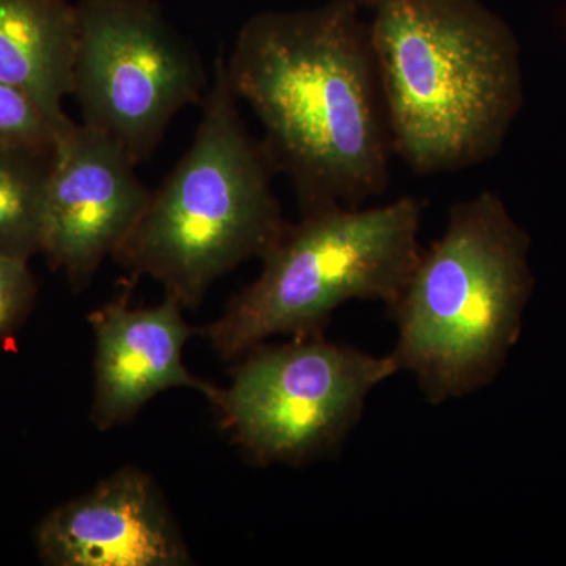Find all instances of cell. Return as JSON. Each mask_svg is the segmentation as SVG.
<instances>
[{
  "mask_svg": "<svg viewBox=\"0 0 566 566\" xmlns=\"http://www.w3.org/2000/svg\"><path fill=\"white\" fill-rule=\"evenodd\" d=\"M354 0L262 11L238 32L227 74L255 112L303 212L359 207L389 185L392 151L370 28Z\"/></svg>",
  "mask_w": 566,
  "mask_h": 566,
  "instance_id": "cell-1",
  "label": "cell"
},
{
  "mask_svg": "<svg viewBox=\"0 0 566 566\" xmlns=\"http://www.w3.org/2000/svg\"><path fill=\"white\" fill-rule=\"evenodd\" d=\"M374 10L392 151L422 175L493 158L523 99L509 24L480 0H382Z\"/></svg>",
  "mask_w": 566,
  "mask_h": 566,
  "instance_id": "cell-2",
  "label": "cell"
},
{
  "mask_svg": "<svg viewBox=\"0 0 566 566\" xmlns=\"http://www.w3.org/2000/svg\"><path fill=\"white\" fill-rule=\"evenodd\" d=\"M528 248L497 193L450 207L444 233L389 307L398 334L390 354L428 403L479 392L501 374L534 290Z\"/></svg>",
  "mask_w": 566,
  "mask_h": 566,
  "instance_id": "cell-3",
  "label": "cell"
},
{
  "mask_svg": "<svg viewBox=\"0 0 566 566\" xmlns=\"http://www.w3.org/2000/svg\"><path fill=\"white\" fill-rule=\"evenodd\" d=\"M238 102L219 57L191 147L112 255L133 277L161 283L182 311L202 303L222 275L262 259L289 226L273 159L245 128Z\"/></svg>",
  "mask_w": 566,
  "mask_h": 566,
  "instance_id": "cell-4",
  "label": "cell"
},
{
  "mask_svg": "<svg viewBox=\"0 0 566 566\" xmlns=\"http://www.w3.org/2000/svg\"><path fill=\"white\" fill-rule=\"evenodd\" d=\"M422 203L400 197L375 208L303 212L262 256V273L203 331L223 360L240 359L273 335H322L349 301L387 308L419 262Z\"/></svg>",
  "mask_w": 566,
  "mask_h": 566,
  "instance_id": "cell-5",
  "label": "cell"
},
{
  "mask_svg": "<svg viewBox=\"0 0 566 566\" xmlns=\"http://www.w3.org/2000/svg\"><path fill=\"white\" fill-rule=\"evenodd\" d=\"M214 400L219 420L255 465H303L338 452L376 387L400 371L324 335L256 345L240 357Z\"/></svg>",
  "mask_w": 566,
  "mask_h": 566,
  "instance_id": "cell-6",
  "label": "cell"
},
{
  "mask_svg": "<svg viewBox=\"0 0 566 566\" xmlns=\"http://www.w3.org/2000/svg\"><path fill=\"white\" fill-rule=\"evenodd\" d=\"M210 82L200 55L153 0H77L71 96L84 125L117 142L139 166Z\"/></svg>",
  "mask_w": 566,
  "mask_h": 566,
  "instance_id": "cell-7",
  "label": "cell"
},
{
  "mask_svg": "<svg viewBox=\"0 0 566 566\" xmlns=\"http://www.w3.org/2000/svg\"><path fill=\"white\" fill-rule=\"evenodd\" d=\"M136 167L117 142L84 123L55 139L41 253L74 289L91 282L144 214L151 191Z\"/></svg>",
  "mask_w": 566,
  "mask_h": 566,
  "instance_id": "cell-8",
  "label": "cell"
},
{
  "mask_svg": "<svg viewBox=\"0 0 566 566\" xmlns=\"http://www.w3.org/2000/svg\"><path fill=\"white\" fill-rule=\"evenodd\" d=\"M41 560L54 566L191 565L169 506L147 472L118 469L36 528Z\"/></svg>",
  "mask_w": 566,
  "mask_h": 566,
  "instance_id": "cell-9",
  "label": "cell"
},
{
  "mask_svg": "<svg viewBox=\"0 0 566 566\" xmlns=\"http://www.w3.org/2000/svg\"><path fill=\"white\" fill-rule=\"evenodd\" d=\"M134 283L136 277L114 301L88 315L96 340L91 419L102 431L132 422L164 390H197L211 403L221 390L182 364V348L193 329L182 318L181 305L166 296L156 307L133 308Z\"/></svg>",
  "mask_w": 566,
  "mask_h": 566,
  "instance_id": "cell-10",
  "label": "cell"
},
{
  "mask_svg": "<svg viewBox=\"0 0 566 566\" xmlns=\"http://www.w3.org/2000/svg\"><path fill=\"white\" fill-rule=\"evenodd\" d=\"M76 46L77 2L0 0V82L29 96L57 137L73 125L63 103L73 88Z\"/></svg>",
  "mask_w": 566,
  "mask_h": 566,
  "instance_id": "cell-11",
  "label": "cell"
},
{
  "mask_svg": "<svg viewBox=\"0 0 566 566\" xmlns=\"http://www.w3.org/2000/svg\"><path fill=\"white\" fill-rule=\"evenodd\" d=\"M55 145L0 147V255L41 253L43 208Z\"/></svg>",
  "mask_w": 566,
  "mask_h": 566,
  "instance_id": "cell-12",
  "label": "cell"
},
{
  "mask_svg": "<svg viewBox=\"0 0 566 566\" xmlns=\"http://www.w3.org/2000/svg\"><path fill=\"white\" fill-rule=\"evenodd\" d=\"M57 134L46 115L24 93L0 82V147L55 145Z\"/></svg>",
  "mask_w": 566,
  "mask_h": 566,
  "instance_id": "cell-13",
  "label": "cell"
},
{
  "mask_svg": "<svg viewBox=\"0 0 566 566\" xmlns=\"http://www.w3.org/2000/svg\"><path fill=\"white\" fill-rule=\"evenodd\" d=\"M28 262L0 255V338L24 319L35 300L36 285Z\"/></svg>",
  "mask_w": 566,
  "mask_h": 566,
  "instance_id": "cell-14",
  "label": "cell"
},
{
  "mask_svg": "<svg viewBox=\"0 0 566 566\" xmlns=\"http://www.w3.org/2000/svg\"><path fill=\"white\" fill-rule=\"evenodd\" d=\"M354 2L359 3V6H367L375 9V7L378 6V3H381L382 0H354Z\"/></svg>",
  "mask_w": 566,
  "mask_h": 566,
  "instance_id": "cell-15",
  "label": "cell"
}]
</instances>
